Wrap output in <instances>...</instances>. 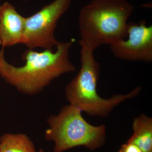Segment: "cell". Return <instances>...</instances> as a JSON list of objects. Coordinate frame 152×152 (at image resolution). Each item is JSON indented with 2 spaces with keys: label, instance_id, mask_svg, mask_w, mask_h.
<instances>
[{
  "label": "cell",
  "instance_id": "30bf717a",
  "mask_svg": "<svg viewBox=\"0 0 152 152\" xmlns=\"http://www.w3.org/2000/svg\"><path fill=\"white\" fill-rule=\"evenodd\" d=\"M118 152H143L140 148L132 143L127 142L121 146Z\"/></svg>",
  "mask_w": 152,
  "mask_h": 152
},
{
  "label": "cell",
  "instance_id": "6da1fadb",
  "mask_svg": "<svg viewBox=\"0 0 152 152\" xmlns=\"http://www.w3.org/2000/svg\"><path fill=\"white\" fill-rule=\"evenodd\" d=\"M71 41L59 42L56 50L26 51L23 55L24 66L12 65L5 58L4 50H0V75L6 82L23 94L33 95L41 91L60 76L75 71V67L69 58Z\"/></svg>",
  "mask_w": 152,
  "mask_h": 152
},
{
  "label": "cell",
  "instance_id": "7c38bea8",
  "mask_svg": "<svg viewBox=\"0 0 152 152\" xmlns=\"http://www.w3.org/2000/svg\"><path fill=\"white\" fill-rule=\"evenodd\" d=\"M0 73H1V71H0Z\"/></svg>",
  "mask_w": 152,
  "mask_h": 152
},
{
  "label": "cell",
  "instance_id": "9c48e42d",
  "mask_svg": "<svg viewBox=\"0 0 152 152\" xmlns=\"http://www.w3.org/2000/svg\"><path fill=\"white\" fill-rule=\"evenodd\" d=\"M0 152H36L33 142L22 134H6L0 139Z\"/></svg>",
  "mask_w": 152,
  "mask_h": 152
},
{
  "label": "cell",
  "instance_id": "52a82bcc",
  "mask_svg": "<svg viewBox=\"0 0 152 152\" xmlns=\"http://www.w3.org/2000/svg\"><path fill=\"white\" fill-rule=\"evenodd\" d=\"M25 21V17L10 3L0 5V45L5 48L22 44Z\"/></svg>",
  "mask_w": 152,
  "mask_h": 152
},
{
  "label": "cell",
  "instance_id": "7a4b0ae2",
  "mask_svg": "<svg viewBox=\"0 0 152 152\" xmlns=\"http://www.w3.org/2000/svg\"><path fill=\"white\" fill-rule=\"evenodd\" d=\"M134 10L126 0H92L79 14V45L94 51L101 45L126 39Z\"/></svg>",
  "mask_w": 152,
  "mask_h": 152
},
{
  "label": "cell",
  "instance_id": "ba28073f",
  "mask_svg": "<svg viewBox=\"0 0 152 152\" xmlns=\"http://www.w3.org/2000/svg\"><path fill=\"white\" fill-rule=\"evenodd\" d=\"M133 134L127 141L143 152H152V118L145 114L135 118L133 123Z\"/></svg>",
  "mask_w": 152,
  "mask_h": 152
},
{
  "label": "cell",
  "instance_id": "5b68a950",
  "mask_svg": "<svg viewBox=\"0 0 152 152\" xmlns=\"http://www.w3.org/2000/svg\"><path fill=\"white\" fill-rule=\"evenodd\" d=\"M72 0H54L40 10L25 18L22 44L29 49L53 50L59 42L54 36L57 23L69 9Z\"/></svg>",
  "mask_w": 152,
  "mask_h": 152
},
{
  "label": "cell",
  "instance_id": "8992f818",
  "mask_svg": "<svg viewBox=\"0 0 152 152\" xmlns=\"http://www.w3.org/2000/svg\"><path fill=\"white\" fill-rule=\"evenodd\" d=\"M127 39L110 45L115 57L131 61L150 63L152 61V26L145 21L128 23Z\"/></svg>",
  "mask_w": 152,
  "mask_h": 152
},
{
  "label": "cell",
  "instance_id": "277c9868",
  "mask_svg": "<svg viewBox=\"0 0 152 152\" xmlns=\"http://www.w3.org/2000/svg\"><path fill=\"white\" fill-rule=\"evenodd\" d=\"M81 113L70 104L63 107L58 115L49 117V127L45 136L47 140L53 142L55 152H63L80 146L94 151L105 143V126L91 124Z\"/></svg>",
  "mask_w": 152,
  "mask_h": 152
},
{
  "label": "cell",
  "instance_id": "3957f363",
  "mask_svg": "<svg viewBox=\"0 0 152 152\" xmlns=\"http://www.w3.org/2000/svg\"><path fill=\"white\" fill-rule=\"evenodd\" d=\"M80 46V70L66 88V99L70 104L89 115L106 118L121 103L140 94L141 88L137 87L126 94L115 95L108 99L101 97L97 91L100 64L95 59L94 51Z\"/></svg>",
  "mask_w": 152,
  "mask_h": 152
},
{
  "label": "cell",
  "instance_id": "8fae6325",
  "mask_svg": "<svg viewBox=\"0 0 152 152\" xmlns=\"http://www.w3.org/2000/svg\"><path fill=\"white\" fill-rule=\"evenodd\" d=\"M39 152H44L43 150L41 149L40 150V151H39Z\"/></svg>",
  "mask_w": 152,
  "mask_h": 152
}]
</instances>
